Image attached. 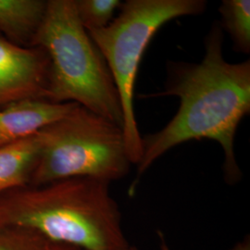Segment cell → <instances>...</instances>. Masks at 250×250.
<instances>
[{"label": "cell", "mask_w": 250, "mask_h": 250, "mask_svg": "<svg viewBox=\"0 0 250 250\" xmlns=\"http://www.w3.org/2000/svg\"><path fill=\"white\" fill-rule=\"evenodd\" d=\"M39 151L38 133L0 147V195L29 186Z\"/></svg>", "instance_id": "9c48e42d"}, {"label": "cell", "mask_w": 250, "mask_h": 250, "mask_svg": "<svg viewBox=\"0 0 250 250\" xmlns=\"http://www.w3.org/2000/svg\"><path fill=\"white\" fill-rule=\"evenodd\" d=\"M32 46L50 62L47 100L77 103L124 126L121 99L107 62L82 25L74 0H48Z\"/></svg>", "instance_id": "3957f363"}, {"label": "cell", "mask_w": 250, "mask_h": 250, "mask_svg": "<svg viewBox=\"0 0 250 250\" xmlns=\"http://www.w3.org/2000/svg\"><path fill=\"white\" fill-rule=\"evenodd\" d=\"M46 7L44 0H0V33L15 45L31 47Z\"/></svg>", "instance_id": "ba28073f"}, {"label": "cell", "mask_w": 250, "mask_h": 250, "mask_svg": "<svg viewBox=\"0 0 250 250\" xmlns=\"http://www.w3.org/2000/svg\"><path fill=\"white\" fill-rule=\"evenodd\" d=\"M58 250H81L74 249V248H71V247H67V246H62Z\"/></svg>", "instance_id": "5bb4252c"}, {"label": "cell", "mask_w": 250, "mask_h": 250, "mask_svg": "<svg viewBox=\"0 0 250 250\" xmlns=\"http://www.w3.org/2000/svg\"><path fill=\"white\" fill-rule=\"evenodd\" d=\"M79 21L86 31L107 27L117 9L122 6L120 0H74Z\"/></svg>", "instance_id": "7c38bea8"}, {"label": "cell", "mask_w": 250, "mask_h": 250, "mask_svg": "<svg viewBox=\"0 0 250 250\" xmlns=\"http://www.w3.org/2000/svg\"><path fill=\"white\" fill-rule=\"evenodd\" d=\"M38 136L40 151L29 186L70 178L110 184L131 169L123 127L79 104Z\"/></svg>", "instance_id": "277c9868"}, {"label": "cell", "mask_w": 250, "mask_h": 250, "mask_svg": "<svg viewBox=\"0 0 250 250\" xmlns=\"http://www.w3.org/2000/svg\"><path fill=\"white\" fill-rule=\"evenodd\" d=\"M138 250V249H137V248H135V247H131V246H130V247H129V248H128V249H127V250Z\"/></svg>", "instance_id": "9a60e30c"}, {"label": "cell", "mask_w": 250, "mask_h": 250, "mask_svg": "<svg viewBox=\"0 0 250 250\" xmlns=\"http://www.w3.org/2000/svg\"><path fill=\"white\" fill-rule=\"evenodd\" d=\"M222 28L232 39L237 52H250V0H224L220 6Z\"/></svg>", "instance_id": "30bf717a"}, {"label": "cell", "mask_w": 250, "mask_h": 250, "mask_svg": "<svg viewBox=\"0 0 250 250\" xmlns=\"http://www.w3.org/2000/svg\"><path fill=\"white\" fill-rule=\"evenodd\" d=\"M1 223L22 226L48 241L81 250H126L122 214L109 183L64 179L0 195Z\"/></svg>", "instance_id": "7a4b0ae2"}, {"label": "cell", "mask_w": 250, "mask_h": 250, "mask_svg": "<svg viewBox=\"0 0 250 250\" xmlns=\"http://www.w3.org/2000/svg\"><path fill=\"white\" fill-rule=\"evenodd\" d=\"M0 224H2V223H1V218H0Z\"/></svg>", "instance_id": "2e32d148"}, {"label": "cell", "mask_w": 250, "mask_h": 250, "mask_svg": "<svg viewBox=\"0 0 250 250\" xmlns=\"http://www.w3.org/2000/svg\"><path fill=\"white\" fill-rule=\"evenodd\" d=\"M159 236H160V249L161 250H171L166 242L164 234L159 232ZM229 250H250V235L245 236L244 239H242L241 241L237 242L232 249H230Z\"/></svg>", "instance_id": "4fadbf2b"}, {"label": "cell", "mask_w": 250, "mask_h": 250, "mask_svg": "<svg viewBox=\"0 0 250 250\" xmlns=\"http://www.w3.org/2000/svg\"><path fill=\"white\" fill-rule=\"evenodd\" d=\"M62 246L25 227L0 224V250H58Z\"/></svg>", "instance_id": "8fae6325"}, {"label": "cell", "mask_w": 250, "mask_h": 250, "mask_svg": "<svg viewBox=\"0 0 250 250\" xmlns=\"http://www.w3.org/2000/svg\"><path fill=\"white\" fill-rule=\"evenodd\" d=\"M77 103L28 99L0 108V147L38 133L67 115Z\"/></svg>", "instance_id": "52a82bcc"}, {"label": "cell", "mask_w": 250, "mask_h": 250, "mask_svg": "<svg viewBox=\"0 0 250 250\" xmlns=\"http://www.w3.org/2000/svg\"><path fill=\"white\" fill-rule=\"evenodd\" d=\"M204 0H128L105 28L87 31L113 77L124 113V133L132 164L141 161L143 141L134 112L139 65L153 36L171 20L201 14Z\"/></svg>", "instance_id": "5b68a950"}, {"label": "cell", "mask_w": 250, "mask_h": 250, "mask_svg": "<svg viewBox=\"0 0 250 250\" xmlns=\"http://www.w3.org/2000/svg\"><path fill=\"white\" fill-rule=\"evenodd\" d=\"M49 58L39 46L24 47L0 36V108L28 100H47Z\"/></svg>", "instance_id": "8992f818"}, {"label": "cell", "mask_w": 250, "mask_h": 250, "mask_svg": "<svg viewBox=\"0 0 250 250\" xmlns=\"http://www.w3.org/2000/svg\"><path fill=\"white\" fill-rule=\"evenodd\" d=\"M223 44V28L216 22L206 37L200 62L168 64L164 90L148 97H176L180 106L164 128L142 138L143 154L130 193L135 192L142 175L159 158L191 140L218 142L224 151L225 182L233 185L241 179L234 137L242 119L250 113V62H228Z\"/></svg>", "instance_id": "6da1fadb"}]
</instances>
